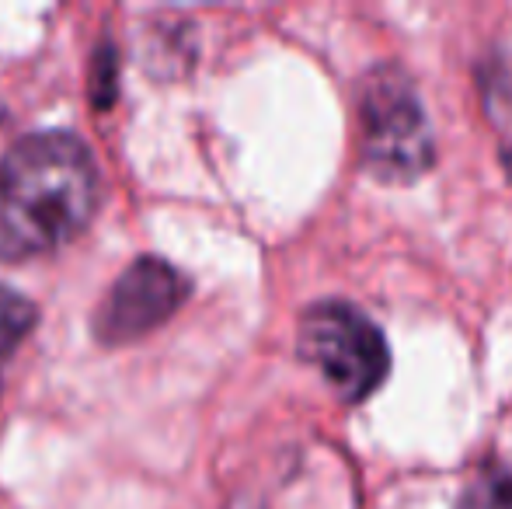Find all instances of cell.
Here are the masks:
<instances>
[{"instance_id": "6", "label": "cell", "mask_w": 512, "mask_h": 509, "mask_svg": "<svg viewBox=\"0 0 512 509\" xmlns=\"http://www.w3.org/2000/svg\"><path fill=\"white\" fill-rule=\"evenodd\" d=\"M35 328V307L28 297H21L11 286H0V377H4V363L18 353L25 335Z\"/></svg>"}, {"instance_id": "4", "label": "cell", "mask_w": 512, "mask_h": 509, "mask_svg": "<svg viewBox=\"0 0 512 509\" xmlns=\"http://www.w3.org/2000/svg\"><path fill=\"white\" fill-rule=\"evenodd\" d=\"M189 297V279L164 258H136L98 307L95 332L108 346L154 332Z\"/></svg>"}, {"instance_id": "1", "label": "cell", "mask_w": 512, "mask_h": 509, "mask_svg": "<svg viewBox=\"0 0 512 509\" xmlns=\"http://www.w3.org/2000/svg\"><path fill=\"white\" fill-rule=\"evenodd\" d=\"M98 199V164L77 136H25L0 161V258L25 262L70 245Z\"/></svg>"}, {"instance_id": "2", "label": "cell", "mask_w": 512, "mask_h": 509, "mask_svg": "<svg viewBox=\"0 0 512 509\" xmlns=\"http://www.w3.org/2000/svg\"><path fill=\"white\" fill-rule=\"evenodd\" d=\"M359 157L387 185L422 178L436 161V136L411 77L394 63L373 67L359 81Z\"/></svg>"}, {"instance_id": "5", "label": "cell", "mask_w": 512, "mask_h": 509, "mask_svg": "<svg viewBox=\"0 0 512 509\" xmlns=\"http://www.w3.org/2000/svg\"><path fill=\"white\" fill-rule=\"evenodd\" d=\"M457 509H512V464H485L460 492Z\"/></svg>"}, {"instance_id": "3", "label": "cell", "mask_w": 512, "mask_h": 509, "mask_svg": "<svg viewBox=\"0 0 512 509\" xmlns=\"http://www.w3.org/2000/svg\"><path fill=\"white\" fill-rule=\"evenodd\" d=\"M297 349L345 401L370 398L391 370L384 332L345 300H321L300 314Z\"/></svg>"}]
</instances>
